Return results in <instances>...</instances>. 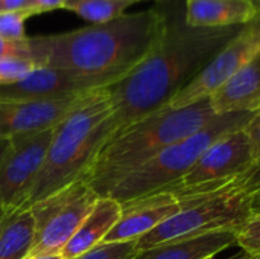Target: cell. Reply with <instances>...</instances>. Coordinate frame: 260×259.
I'll list each match as a JSON object with an SVG mask.
<instances>
[{
  "instance_id": "cell-35",
  "label": "cell",
  "mask_w": 260,
  "mask_h": 259,
  "mask_svg": "<svg viewBox=\"0 0 260 259\" xmlns=\"http://www.w3.org/2000/svg\"><path fill=\"white\" fill-rule=\"evenodd\" d=\"M128 2H133V3H137V2H143V0H128Z\"/></svg>"
},
{
  "instance_id": "cell-14",
  "label": "cell",
  "mask_w": 260,
  "mask_h": 259,
  "mask_svg": "<svg viewBox=\"0 0 260 259\" xmlns=\"http://www.w3.org/2000/svg\"><path fill=\"white\" fill-rule=\"evenodd\" d=\"M210 105L216 114L260 110V50L210 96Z\"/></svg>"
},
{
  "instance_id": "cell-2",
  "label": "cell",
  "mask_w": 260,
  "mask_h": 259,
  "mask_svg": "<svg viewBox=\"0 0 260 259\" xmlns=\"http://www.w3.org/2000/svg\"><path fill=\"white\" fill-rule=\"evenodd\" d=\"M168 26L163 9L123 14L75 31L30 37L37 66L62 69L108 87L134 70L158 44Z\"/></svg>"
},
{
  "instance_id": "cell-19",
  "label": "cell",
  "mask_w": 260,
  "mask_h": 259,
  "mask_svg": "<svg viewBox=\"0 0 260 259\" xmlns=\"http://www.w3.org/2000/svg\"><path fill=\"white\" fill-rule=\"evenodd\" d=\"M131 5L134 3L128 0H67L64 9L93 24H101L123 15Z\"/></svg>"
},
{
  "instance_id": "cell-32",
  "label": "cell",
  "mask_w": 260,
  "mask_h": 259,
  "mask_svg": "<svg viewBox=\"0 0 260 259\" xmlns=\"http://www.w3.org/2000/svg\"><path fill=\"white\" fill-rule=\"evenodd\" d=\"M256 3H257V8H259V15H257V18H256L254 21H251V23H250V26H253L254 29H257V31L260 32V0H257Z\"/></svg>"
},
{
  "instance_id": "cell-3",
  "label": "cell",
  "mask_w": 260,
  "mask_h": 259,
  "mask_svg": "<svg viewBox=\"0 0 260 259\" xmlns=\"http://www.w3.org/2000/svg\"><path fill=\"white\" fill-rule=\"evenodd\" d=\"M215 116L210 98L186 107L166 105L114 133L98 151L82 180L98 197H107L123 177L172 143L195 134Z\"/></svg>"
},
{
  "instance_id": "cell-25",
  "label": "cell",
  "mask_w": 260,
  "mask_h": 259,
  "mask_svg": "<svg viewBox=\"0 0 260 259\" xmlns=\"http://www.w3.org/2000/svg\"><path fill=\"white\" fill-rule=\"evenodd\" d=\"M3 56H21V58H30V46H29V37L18 41L5 40L0 37V58Z\"/></svg>"
},
{
  "instance_id": "cell-11",
  "label": "cell",
  "mask_w": 260,
  "mask_h": 259,
  "mask_svg": "<svg viewBox=\"0 0 260 259\" xmlns=\"http://www.w3.org/2000/svg\"><path fill=\"white\" fill-rule=\"evenodd\" d=\"M82 95L40 101L0 99V139L29 136L56 127Z\"/></svg>"
},
{
  "instance_id": "cell-18",
  "label": "cell",
  "mask_w": 260,
  "mask_h": 259,
  "mask_svg": "<svg viewBox=\"0 0 260 259\" xmlns=\"http://www.w3.org/2000/svg\"><path fill=\"white\" fill-rule=\"evenodd\" d=\"M35 240V218L30 209L8 211L0 229V259H24Z\"/></svg>"
},
{
  "instance_id": "cell-27",
  "label": "cell",
  "mask_w": 260,
  "mask_h": 259,
  "mask_svg": "<svg viewBox=\"0 0 260 259\" xmlns=\"http://www.w3.org/2000/svg\"><path fill=\"white\" fill-rule=\"evenodd\" d=\"M67 0H34L32 2V12L41 14L55 9H64Z\"/></svg>"
},
{
  "instance_id": "cell-6",
  "label": "cell",
  "mask_w": 260,
  "mask_h": 259,
  "mask_svg": "<svg viewBox=\"0 0 260 259\" xmlns=\"http://www.w3.org/2000/svg\"><path fill=\"white\" fill-rule=\"evenodd\" d=\"M251 215V195L229 185L212 194L183 198L180 209L172 217L137 240V252L219 231L238 232Z\"/></svg>"
},
{
  "instance_id": "cell-36",
  "label": "cell",
  "mask_w": 260,
  "mask_h": 259,
  "mask_svg": "<svg viewBox=\"0 0 260 259\" xmlns=\"http://www.w3.org/2000/svg\"><path fill=\"white\" fill-rule=\"evenodd\" d=\"M257 259H260V256H259V258H257Z\"/></svg>"
},
{
  "instance_id": "cell-20",
  "label": "cell",
  "mask_w": 260,
  "mask_h": 259,
  "mask_svg": "<svg viewBox=\"0 0 260 259\" xmlns=\"http://www.w3.org/2000/svg\"><path fill=\"white\" fill-rule=\"evenodd\" d=\"M137 241L101 243L73 259H133L137 253Z\"/></svg>"
},
{
  "instance_id": "cell-5",
  "label": "cell",
  "mask_w": 260,
  "mask_h": 259,
  "mask_svg": "<svg viewBox=\"0 0 260 259\" xmlns=\"http://www.w3.org/2000/svg\"><path fill=\"white\" fill-rule=\"evenodd\" d=\"M254 113L216 114L195 134L172 143L146 163L123 177L107 197L122 203L163 191L180 182L200 156L221 136L244 128Z\"/></svg>"
},
{
  "instance_id": "cell-13",
  "label": "cell",
  "mask_w": 260,
  "mask_h": 259,
  "mask_svg": "<svg viewBox=\"0 0 260 259\" xmlns=\"http://www.w3.org/2000/svg\"><path fill=\"white\" fill-rule=\"evenodd\" d=\"M180 206L181 200L168 191L154 192L122 203L120 218L102 243L137 241L172 217Z\"/></svg>"
},
{
  "instance_id": "cell-4",
  "label": "cell",
  "mask_w": 260,
  "mask_h": 259,
  "mask_svg": "<svg viewBox=\"0 0 260 259\" xmlns=\"http://www.w3.org/2000/svg\"><path fill=\"white\" fill-rule=\"evenodd\" d=\"M111 102L107 87L84 93L56 125L44 162L21 206L30 209L84 179L102 145L113 136Z\"/></svg>"
},
{
  "instance_id": "cell-22",
  "label": "cell",
  "mask_w": 260,
  "mask_h": 259,
  "mask_svg": "<svg viewBox=\"0 0 260 259\" xmlns=\"http://www.w3.org/2000/svg\"><path fill=\"white\" fill-rule=\"evenodd\" d=\"M236 246L250 256H260V214H253L236 232Z\"/></svg>"
},
{
  "instance_id": "cell-29",
  "label": "cell",
  "mask_w": 260,
  "mask_h": 259,
  "mask_svg": "<svg viewBox=\"0 0 260 259\" xmlns=\"http://www.w3.org/2000/svg\"><path fill=\"white\" fill-rule=\"evenodd\" d=\"M11 143H12V140H11V139H0V162L3 160V157H5V156H6V153L9 151Z\"/></svg>"
},
{
  "instance_id": "cell-9",
  "label": "cell",
  "mask_w": 260,
  "mask_h": 259,
  "mask_svg": "<svg viewBox=\"0 0 260 259\" xmlns=\"http://www.w3.org/2000/svg\"><path fill=\"white\" fill-rule=\"evenodd\" d=\"M257 50H260V32L247 24L204 66V69L171 101L169 105L186 107L210 98Z\"/></svg>"
},
{
  "instance_id": "cell-26",
  "label": "cell",
  "mask_w": 260,
  "mask_h": 259,
  "mask_svg": "<svg viewBox=\"0 0 260 259\" xmlns=\"http://www.w3.org/2000/svg\"><path fill=\"white\" fill-rule=\"evenodd\" d=\"M244 131L247 133V136L250 137V142L253 145L254 150V156L256 159L260 157V110H257L253 118L248 121V124L244 127Z\"/></svg>"
},
{
  "instance_id": "cell-1",
  "label": "cell",
  "mask_w": 260,
  "mask_h": 259,
  "mask_svg": "<svg viewBox=\"0 0 260 259\" xmlns=\"http://www.w3.org/2000/svg\"><path fill=\"white\" fill-rule=\"evenodd\" d=\"M242 27H193L186 23L184 11L168 15L166 31L152 52L125 78L107 87L113 131L169 105Z\"/></svg>"
},
{
  "instance_id": "cell-37",
  "label": "cell",
  "mask_w": 260,
  "mask_h": 259,
  "mask_svg": "<svg viewBox=\"0 0 260 259\" xmlns=\"http://www.w3.org/2000/svg\"><path fill=\"white\" fill-rule=\"evenodd\" d=\"M256 2H257V0H256Z\"/></svg>"
},
{
  "instance_id": "cell-17",
  "label": "cell",
  "mask_w": 260,
  "mask_h": 259,
  "mask_svg": "<svg viewBox=\"0 0 260 259\" xmlns=\"http://www.w3.org/2000/svg\"><path fill=\"white\" fill-rule=\"evenodd\" d=\"M122 205L110 197H99L90 214L81 223L75 235L61 252L64 259H73L104 241L107 234L119 221Z\"/></svg>"
},
{
  "instance_id": "cell-16",
  "label": "cell",
  "mask_w": 260,
  "mask_h": 259,
  "mask_svg": "<svg viewBox=\"0 0 260 259\" xmlns=\"http://www.w3.org/2000/svg\"><path fill=\"white\" fill-rule=\"evenodd\" d=\"M236 246V231H219L207 235L163 243L140 250L133 259H215Z\"/></svg>"
},
{
  "instance_id": "cell-24",
  "label": "cell",
  "mask_w": 260,
  "mask_h": 259,
  "mask_svg": "<svg viewBox=\"0 0 260 259\" xmlns=\"http://www.w3.org/2000/svg\"><path fill=\"white\" fill-rule=\"evenodd\" d=\"M229 186L248 195H253L254 192H257L260 189V157L256 159L232 183H229Z\"/></svg>"
},
{
  "instance_id": "cell-10",
  "label": "cell",
  "mask_w": 260,
  "mask_h": 259,
  "mask_svg": "<svg viewBox=\"0 0 260 259\" xmlns=\"http://www.w3.org/2000/svg\"><path fill=\"white\" fill-rule=\"evenodd\" d=\"M55 128L11 139V148L0 162V209H18L40 171Z\"/></svg>"
},
{
  "instance_id": "cell-15",
  "label": "cell",
  "mask_w": 260,
  "mask_h": 259,
  "mask_svg": "<svg viewBox=\"0 0 260 259\" xmlns=\"http://www.w3.org/2000/svg\"><path fill=\"white\" fill-rule=\"evenodd\" d=\"M259 15L256 0H186L184 20L193 27L247 26Z\"/></svg>"
},
{
  "instance_id": "cell-12",
  "label": "cell",
  "mask_w": 260,
  "mask_h": 259,
  "mask_svg": "<svg viewBox=\"0 0 260 259\" xmlns=\"http://www.w3.org/2000/svg\"><path fill=\"white\" fill-rule=\"evenodd\" d=\"M105 87L99 81L75 75L72 72L38 66L23 79L0 85V99L8 101H40L58 99L81 95L94 89Z\"/></svg>"
},
{
  "instance_id": "cell-8",
  "label": "cell",
  "mask_w": 260,
  "mask_h": 259,
  "mask_svg": "<svg viewBox=\"0 0 260 259\" xmlns=\"http://www.w3.org/2000/svg\"><path fill=\"white\" fill-rule=\"evenodd\" d=\"M98 198L94 191L79 180L30 208L35 218V240L27 256L61 255Z\"/></svg>"
},
{
  "instance_id": "cell-31",
  "label": "cell",
  "mask_w": 260,
  "mask_h": 259,
  "mask_svg": "<svg viewBox=\"0 0 260 259\" xmlns=\"http://www.w3.org/2000/svg\"><path fill=\"white\" fill-rule=\"evenodd\" d=\"M24 259H64L61 255H43V256H27Z\"/></svg>"
},
{
  "instance_id": "cell-28",
  "label": "cell",
  "mask_w": 260,
  "mask_h": 259,
  "mask_svg": "<svg viewBox=\"0 0 260 259\" xmlns=\"http://www.w3.org/2000/svg\"><path fill=\"white\" fill-rule=\"evenodd\" d=\"M32 2L34 0H0V14L2 12H15V11H30L32 12Z\"/></svg>"
},
{
  "instance_id": "cell-33",
  "label": "cell",
  "mask_w": 260,
  "mask_h": 259,
  "mask_svg": "<svg viewBox=\"0 0 260 259\" xmlns=\"http://www.w3.org/2000/svg\"><path fill=\"white\" fill-rule=\"evenodd\" d=\"M259 256H250V255H247V253H241V255H238V256H233L232 259H257Z\"/></svg>"
},
{
  "instance_id": "cell-23",
  "label": "cell",
  "mask_w": 260,
  "mask_h": 259,
  "mask_svg": "<svg viewBox=\"0 0 260 259\" xmlns=\"http://www.w3.org/2000/svg\"><path fill=\"white\" fill-rule=\"evenodd\" d=\"M34 14L30 11H15L0 14V37L11 41H18L26 38L24 23Z\"/></svg>"
},
{
  "instance_id": "cell-30",
  "label": "cell",
  "mask_w": 260,
  "mask_h": 259,
  "mask_svg": "<svg viewBox=\"0 0 260 259\" xmlns=\"http://www.w3.org/2000/svg\"><path fill=\"white\" fill-rule=\"evenodd\" d=\"M251 209L253 214H260V189L251 195Z\"/></svg>"
},
{
  "instance_id": "cell-7",
  "label": "cell",
  "mask_w": 260,
  "mask_h": 259,
  "mask_svg": "<svg viewBox=\"0 0 260 259\" xmlns=\"http://www.w3.org/2000/svg\"><path fill=\"white\" fill-rule=\"evenodd\" d=\"M254 160L250 137L244 128H239L215 140L180 182L163 191L180 200L212 194L232 183Z\"/></svg>"
},
{
  "instance_id": "cell-21",
  "label": "cell",
  "mask_w": 260,
  "mask_h": 259,
  "mask_svg": "<svg viewBox=\"0 0 260 259\" xmlns=\"http://www.w3.org/2000/svg\"><path fill=\"white\" fill-rule=\"evenodd\" d=\"M35 67L34 60L21 56H3L0 58V85L12 84L27 76Z\"/></svg>"
},
{
  "instance_id": "cell-34",
  "label": "cell",
  "mask_w": 260,
  "mask_h": 259,
  "mask_svg": "<svg viewBox=\"0 0 260 259\" xmlns=\"http://www.w3.org/2000/svg\"><path fill=\"white\" fill-rule=\"evenodd\" d=\"M6 214H8V211H5V209H0V229H2V224H3V220H5Z\"/></svg>"
}]
</instances>
